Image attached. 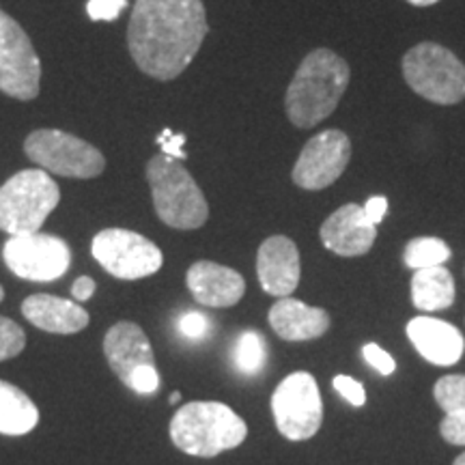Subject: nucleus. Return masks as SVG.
<instances>
[{
    "label": "nucleus",
    "instance_id": "1",
    "mask_svg": "<svg viewBox=\"0 0 465 465\" xmlns=\"http://www.w3.org/2000/svg\"><path fill=\"white\" fill-rule=\"evenodd\" d=\"M207 33V11L201 0H136L127 48L143 74L171 83L190 67Z\"/></svg>",
    "mask_w": 465,
    "mask_h": 465
},
{
    "label": "nucleus",
    "instance_id": "2",
    "mask_svg": "<svg viewBox=\"0 0 465 465\" xmlns=\"http://www.w3.org/2000/svg\"><path fill=\"white\" fill-rule=\"evenodd\" d=\"M351 67L334 50H311L300 63L298 72L287 86L284 113L300 130H311L339 108L345 95Z\"/></svg>",
    "mask_w": 465,
    "mask_h": 465
},
{
    "label": "nucleus",
    "instance_id": "3",
    "mask_svg": "<svg viewBox=\"0 0 465 465\" xmlns=\"http://www.w3.org/2000/svg\"><path fill=\"white\" fill-rule=\"evenodd\" d=\"M168 431L173 444L185 455L212 459L237 449L246 440L248 427L220 401H192L173 416Z\"/></svg>",
    "mask_w": 465,
    "mask_h": 465
},
{
    "label": "nucleus",
    "instance_id": "4",
    "mask_svg": "<svg viewBox=\"0 0 465 465\" xmlns=\"http://www.w3.org/2000/svg\"><path fill=\"white\" fill-rule=\"evenodd\" d=\"M144 173L155 213L166 226L177 231H196L207 223L209 205L205 194L182 162L158 153L147 162Z\"/></svg>",
    "mask_w": 465,
    "mask_h": 465
},
{
    "label": "nucleus",
    "instance_id": "5",
    "mask_svg": "<svg viewBox=\"0 0 465 465\" xmlns=\"http://www.w3.org/2000/svg\"><path fill=\"white\" fill-rule=\"evenodd\" d=\"M61 201V190L44 168H26L0 185V231L15 235L39 232Z\"/></svg>",
    "mask_w": 465,
    "mask_h": 465
},
{
    "label": "nucleus",
    "instance_id": "6",
    "mask_svg": "<svg viewBox=\"0 0 465 465\" xmlns=\"http://www.w3.org/2000/svg\"><path fill=\"white\" fill-rule=\"evenodd\" d=\"M403 78L407 86L438 106L465 100V63L455 52L435 42H422L405 52Z\"/></svg>",
    "mask_w": 465,
    "mask_h": 465
},
{
    "label": "nucleus",
    "instance_id": "7",
    "mask_svg": "<svg viewBox=\"0 0 465 465\" xmlns=\"http://www.w3.org/2000/svg\"><path fill=\"white\" fill-rule=\"evenodd\" d=\"M26 158L45 173L69 179H95L106 168L97 147L61 130H35L25 141Z\"/></svg>",
    "mask_w": 465,
    "mask_h": 465
},
{
    "label": "nucleus",
    "instance_id": "8",
    "mask_svg": "<svg viewBox=\"0 0 465 465\" xmlns=\"http://www.w3.org/2000/svg\"><path fill=\"white\" fill-rule=\"evenodd\" d=\"M104 353L113 373L136 394H155L160 375L155 369L153 347L141 325L119 322L106 332Z\"/></svg>",
    "mask_w": 465,
    "mask_h": 465
},
{
    "label": "nucleus",
    "instance_id": "9",
    "mask_svg": "<svg viewBox=\"0 0 465 465\" xmlns=\"http://www.w3.org/2000/svg\"><path fill=\"white\" fill-rule=\"evenodd\" d=\"M276 427L291 441L311 440L323 422V403L317 380L306 371L291 373L272 394Z\"/></svg>",
    "mask_w": 465,
    "mask_h": 465
},
{
    "label": "nucleus",
    "instance_id": "10",
    "mask_svg": "<svg viewBox=\"0 0 465 465\" xmlns=\"http://www.w3.org/2000/svg\"><path fill=\"white\" fill-rule=\"evenodd\" d=\"M91 252L97 263L119 281H141L153 276L164 263V254L153 242L127 229L100 231L93 237Z\"/></svg>",
    "mask_w": 465,
    "mask_h": 465
},
{
    "label": "nucleus",
    "instance_id": "11",
    "mask_svg": "<svg viewBox=\"0 0 465 465\" xmlns=\"http://www.w3.org/2000/svg\"><path fill=\"white\" fill-rule=\"evenodd\" d=\"M42 89V61L25 28L0 9V93L31 102Z\"/></svg>",
    "mask_w": 465,
    "mask_h": 465
},
{
    "label": "nucleus",
    "instance_id": "12",
    "mask_svg": "<svg viewBox=\"0 0 465 465\" xmlns=\"http://www.w3.org/2000/svg\"><path fill=\"white\" fill-rule=\"evenodd\" d=\"M3 259L17 278L52 282L67 274L72 265V250L61 237L39 231L7 240L3 248Z\"/></svg>",
    "mask_w": 465,
    "mask_h": 465
},
{
    "label": "nucleus",
    "instance_id": "13",
    "mask_svg": "<svg viewBox=\"0 0 465 465\" xmlns=\"http://www.w3.org/2000/svg\"><path fill=\"white\" fill-rule=\"evenodd\" d=\"M351 160V141L345 132L325 130L304 144L295 162L291 179L302 190H323L332 185L345 173Z\"/></svg>",
    "mask_w": 465,
    "mask_h": 465
},
{
    "label": "nucleus",
    "instance_id": "14",
    "mask_svg": "<svg viewBox=\"0 0 465 465\" xmlns=\"http://www.w3.org/2000/svg\"><path fill=\"white\" fill-rule=\"evenodd\" d=\"M300 250L293 240L272 235L259 246L257 276L261 289L274 298H289L300 284Z\"/></svg>",
    "mask_w": 465,
    "mask_h": 465
},
{
    "label": "nucleus",
    "instance_id": "15",
    "mask_svg": "<svg viewBox=\"0 0 465 465\" xmlns=\"http://www.w3.org/2000/svg\"><path fill=\"white\" fill-rule=\"evenodd\" d=\"M322 243L339 257H362L373 248L377 226L364 216L362 205L347 203L322 224Z\"/></svg>",
    "mask_w": 465,
    "mask_h": 465
},
{
    "label": "nucleus",
    "instance_id": "16",
    "mask_svg": "<svg viewBox=\"0 0 465 465\" xmlns=\"http://www.w3.org/2000/svg\"><path fill=\"white\" fill-rule=\"evenodd\" d=\"M192 298L207 308H229L246 293V282L240 272L213 263V261H196L185 274Z\"/></svg>",
    "mask_w": 465,
    "mask_h": 465
},
{
    "label": "nucleus",
    "instance_id": "17",
    "mask_svg": "<svg viewBox=\"0 0 465 465\" xmlns=\"http://www.w3.org/2000/svg\"><path fill=\"white\" fill-rule=\"evenodd\" d=\"M407 336L416 351L435 366L457 364L465 351V341L459 328L429 315L411 319L407 323Z\"/></svg>",
    "mask_w": 465,
    "mask_h": 465
},
{
    "label": "nucleus",
    "instance_id": "18",
    "mask_svg": "<svg viewBox=\"0 0 465 465\" xmlns=\"http://www.w3.org/2000/svg\"><path fill=\"white\" fill-rule=\"evenodd\" d=\"M22 315L35 328L50 334H78L89 325V312L72 300L37 293L22 302Z\"/></svg>",
    "mask_w": 465,
    "mask_h": 465
},
{
    "label": "nucleus",
    "instance_id": "19",
    "mask_svg": "<svg viewBox=\"0 0 465 465\" xmlns=\"http://www.w3.org/2000/svg\"><path fill=\"white\" fill-rule=\"evenodd\" d=\"M270 325L282 341L302 342L328 332L330 315L323 308L308 306L295 298H281L270 308Z\"/></svg>",
    "mask_w": 465,
    "mask_h": 465
},
{
    "label": "nucleus",
    "instance_id": "20",
    "mask_svg": "<svg viewBox=\"0 0 465 465\" xmlns=\"http://www.w3.org/2000/svg\"><path fill=\"white\" fill-rule=\"evenodd\" d=\"M411 302L418 311H446L455 302V278L444 265L416 270L411 276Z\"/></svg>",
    "mask_w": 465,
    "mask_h": 465
},
{
    "label": "nucleus",
    "instance_id": "21",
    "mask_svg": "<svg viewBox=\"0 0 465 465\" xmlns=\"http://www.w3.org/2000/svg\"><path fill=\"white\" fill-rule=\"evenodd\" d=\"M39 422V410L33 399L14 383L0 380V433L26 435Z\"/></svg>",
    "mask_w": 465,
    "mask_h": 465
},
{
    "label": "nucleus",
    "instance_id": "22",
    "mask_svg": "<svg viewBox=\"0 0 465 465\" xmlns=\"http://www.w3.org/2000/svg\"><path fill=\"white\" fill-rule=\"evenodd\" d=\"M232 362L243 375H259L267 362V342L263 334L254 332V330L242 332L235 342V349H232Z\"/></svg>",
    "mask_w": 465,
    "mask_h": 465
},
{
    "label": "nucleus",
    "instance_id": "23",
    "mask_svg": "<svg viewBox=\"0 0 465 465\" xmlns=\"http://www.w3.org/2000/svg\"><path fill=\"white\" fill-rule=\"evenodd\" d=\"M450 246L440 237H416L407 242L403 250V261L410 270H424V267L444 265L450 259Z\"/></svg>",
    "mask_w": 465,
    "mask_h": 465
},
{
    "label": "nucleus",
    "instance_id": "24",
    "mask_svg": "<svg viewBox=\"0 0 465 465\" xmlns=\"http://www.w3.org/2000/svg\"><path fill=\"white\" fill-rule=\"evenodd\" d=\"M435 401L446 416L463 414L465 411V375H446L435 383Z\"/></svg>",
    "mask_w": 465,
    "mask_h": 465
},
{
    "label": "nucleus",
    "instance_id": "25",
    "mask_svg": "<svg viewBox=\"0 0 465 465\" xmlns=\"http://www.w3.org/2000/svg\"><path fill=\"white\" fill-rule=\"evenodd\" d=\"M26 347V332L15 322L0 317V362L20 356Z\"/></svg>",
    "mask_w": 465,
    "mask_h": 465
},
{
    "label": "nucleus",
    "instance_id": "26",
    "mask_svg": "<svg viewBox=\"0 0 465 465\" xmlns=\"http://www.w3.org/2000/svg\"><path fill=\"white\" fill-rule=\"evenodd\" d=\"M177 330L183 339L203 341L207 339L209 332H212V322H209V317L203 315V312L190 311L183 312V315L177 319Z\"/></svg>",
    "mask_w": 465,
    "mask_h": 465
},
{
    "label": "nucleus",
    "instance_id": "27",
    "mask_svg": "<svg viewBox=\"0 0 465 465\" xmlns=\"http://www.w3.org/2000/svg\"><path fill=\"white\" fill-rule=\"evenodd\" d=\"M127 7V0H89L86 14L93 22H113Z\"/></svg>",
    "mask_w": 465,
    "mask_h": 465
},
{
    "label": "nucleus",
    "instance_id": "28",
    "mask_svg": "<svg viewBox=\"0 0 465 465\" xmlns=\"http://www.w3.org/2000/svg\"><path fill=\"white\" fill-rule=\"evenodd\" d=\"M362 356L380 375L388 377L394 373V369H397V362H394L391 353H388L386 349H381L380 345H375V342H369V345L362 347Z\"/></svg>",
    "mask_w": 465,
    "mask_h": 465
},
{
    "label": "nucleus",
    "instance_id": "29",
    "mask_svg": "<svg viewBox=\"0 0 465 465\" xmlns=\"http://www.w3.org/2000/svg\"><path fill=\"white\" fill-rule=\"evenodd\" d=\"M334 391L341 394L347 403H351L353 407H362L366 403V391L364 386L358 380L347 375H336L334 377Z\"/></svg>",
    "mask_w": 465,
    "mask_h": 465
},
{
    "label": "nucleus",
    "instance_id": "30",
    "mask_svg": "<svg viewBox=\"0 0 465 465\" xmlns=\"http://www.w3.org/2000/svg\"><path fill=\"white\" fill-rule=\"evenodd\" d=\"M440 433L452 446H465V411L446 416L440 424Z\"/></svg>",
    "mask_w": 465,
    "mask_h": 465
},
{
    "label": "nucleus",
    "instance_id": "31",
    "mask_svg": "<svg viewBox=\"0 0 465 465\" xmlns=\"http://www.w3.org/2000/svg\"><path fill=\"white\" fill-rule=\"evenodd\" d=\"M155 143L160 144L162 153L164 155H171V158L179 162L188 158V153H183V143H185L183 134H173L171 130H162L160 136L155 138Z\"/></svg>",
    "mask_w": 465,
    "mask_h": 465
},
{
    "label": "nucleus",
    "instance_id": "32",
    "mask_svg": "<svg viewBox=\"0 0 465 465\" xmlns=\"http://www.w3.org/2000/svg\"><path fill=\"white\" fill-rule=\"evenodd\" d=\"M364 216L369 218L371 224H380L388 213V199L386 196H371L369 201L364 203Z\"/></svg>",
    "mask_w": 465,
    "mask_h": 465
},
{
    "label": "nucleus",
    "instance_id": "33",
    "mask_svg": "<svg viewBox=\"0 0 465 465\" xmlns=\"http://www.w3.org/2000/svg\"><path fill=\"white\" fill-rule=\"evenodd\" d=\"M95 281H93L91 276H80L78 281L72 284V295L75 302H89L93 298V293H95Z\"/></svg>",
    "mask_w": 465,
    "mask_h": 465
},
{
    "label": "nucleus",
    "instance_id": "34",
    "mask_svg": "<svg viewBox=\"0 0 465 465\" xmlns=\"http://www.w3.org/2000/svg\"><path fill=\"white\" fill-rule=\"evenodd\" d=\"M410 5H414V7H431V5H438L440 0H407Z\"/></svg>",
    "mask_w": 465,
    "mask_h": 465
},
{
    "label": "nucleus",
    "instance_id": "35",
    "mask_svg": "<svg viewBox=\"0 0 465 465\" xmlns=\"http://www.w3.org/2000/svg\"><path fill=\"white\" fill-rule=\"evenodd\" d=\"M179 399H182V392H173L171 394V397H168V403H171V405H177L179 403Z\"/></svg>",
    "mask_w": 465,
    "mask_h": 465
},
{
    "label": "nucleus",
    "instance_id": "36",
    "mask_svg": "<svg viewBox=\"0 0 465 465\" xmlns=\"http://www.w3.org/2000/svg\"><path fill=\"white\" fill-rule=\"evenodd\" d=\"M452 465H465V452H461V455L455 459V463H452Z\"/></svg>",
    "mask_w": 465,
    "mask_h": 465
},
{
    "label": "nucleus",
    "instance_id": "37",
    "mask_svg": "<svg viewBox=\"0 0 465 465\" xmlns=\"http://www.w3.org/2000/svg\"><path fill=\"white\" fill-rule=\"evenodd\" d=\"M3 300H5V289L0 287V302H3Z\"/></svg>",
    "mask_w": 465,
    "mask_h": 465
}]
</instances>
